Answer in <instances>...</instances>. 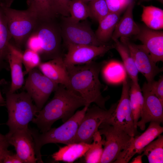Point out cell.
<instances>
[{
  "mask_svg": "<svg viewBox=\"0 0 163 163\" xmlns=\"http://www.w3.org/2000/svg\"><path fill=\"white\" fill-rule=\"evenodd\" d=\"M52 99L38 112L32 122L41 133L49 130L53 123L59 119L64 123L80 107L87 106L85 100L79 95L59 84Z\"/></svg>",
  "mask_w": 163,
  "mask_h": 163,
  "instance_id": "1",
  "label": "cell"
},
{
  "mask_svg": "<svg viewBox=\"0 0 163 163\" xmlns=\"http://www.w3.org/2000/svg\"><path fill=\"white\" fill-rule=\"evenodd\" d=\"M103 65L92 61L86 64L66 67L73 91L79 94L89 107L94 103L100 107L106 109L105 103L110 97L102 95L101 90L103 85L99 78Z\"/></svg>",
  "mask_w": 163,
  "mask_h": 163,
  "instance_id": "2",
  "label": "cell"
},
{
  "mask_svg": "<svg viewBox=\"0 0 163 163\" xmlns=\"http://www.w3.org/2000/svg\"><path fill=\"white\" fill-rule=\"evenodd\" d=\"M89 107L85 106L76 111L64 123L57 128H51L47 132L39 133L30 129L35 143V150L37 162L43 163L41 154L42 146L50 143H60L66 145L72 143L81 122Z\"/></svg>",
  "mask_w": 163,
  "mask_h": 163,
  "instance_id": "3",
  "label": "cell"
},
{
  "mask_svg": "<svg viewBox=\"0 0 163 163\" xmlns=\"http://www.w3.org/2000/svg\"><path fill=\"white\" fill-rule=\"evenodd\" d=\"M5 105L8 118L6 124L9 132L27 129L29 123L32 121L38 112L33 100L26 91L19 93L5 91Z\"/></svg>",
  "mask_w": 163,
  "mask_h": 163,
  "instance_id": "4",
  "label": "cell"
},
{
  "mask_svg": "<svg viewBox=\"0 0 163 163\" xmlns=\"http://www.w3.org/2000/svg\"><path fill=\"white\" fill-rule=\"evenodd\" d=\"M0 6L12 37L16 47L20 49L25 44L38 18L28 8L24 10L13 9L2 2H1Z\"/></svg>",
  "mask_w": 163,
  "mask_h": 163,
  "instance_id": "5",
  "label": "cell"
},
{
  "mask_svg": "<svg viewBox=\"0 0 163 163\" xmlns=\"http://www.w3.org/2000/svg\"><path fill=\"white\" fill-rule=\"evenodd\" d=\"M55 18L38 19L32 31L37 34L41 42L40 55L43 61L62 57L61 28Z\"/></svg>",
  "mask_w": 163,
  "mask_h": 163,
  "instance_id": "6",
  "label": "cell"
},
{
  "mask_svg": "<svg viewBox=\"0 0 163 163\" xmlns=\"http://www.w3.org/2000/svg\"><path fill=\"white\" fill-rule=\"evenodd\" d=\"M122 93L116 108L104 122L124 131L131 137L137 134L134 125L129 99L130 83L126 77L122 82Z\"/></svg>",
  "mask_w": 163,
  "mask_h": 163,
  "instance_id": "7",
  "label": "cell"
},
{
  "mask_svg": "<svg viewBox=\"0 0 163 163\" xmlns=\"http://www.w3.org/2000/svg\"><path fill=\"white\" fill-rule=\"evenodd\" d=\"M118 102L112 104L108 110L102 108L95 105L88 107L79 126L72 143L91 144L94 134L98 130L101 124L113 112Z\"/></svg>",
  "mask_w": 163,
  "mask_h": 163,
  "instance_id": "8",
  "label": "cell"
},
{
  "mask_svg": "<svg viewBox=\"0 0 163 163\" xmlns=\"http://www.w3.org/2000/svg\"><path fill=\"white\" fill-rule=\"evenodd\" d=\"M99 128L100 134L106 138L100 163H113L126 147L132 137L123 130L104 122Z\"/></svg>",
  "mask_w": 163,
  "mask_h": 163,
  "instance_id": "9",
  "label": "cell"
},
{
  "mask_svg": "<svg viewBox=\"0 0 163 163\" xmlns=\"http://www.w3.org/2000/svg\"><path fill=\"white\" fill-rule=\"evenodd\" d=\"M60 25L62 40L66 45L69 44L94 46L107 44L98 40L95 33L86 23L75 21L69 16L63 17Z\"/></svg>",
  "mask_w": 163,
  "mask_h": 163,
  "instance_id": "10",
  "label": "cell"
},
{
  "mask_svg": "<svg viewBox=\"0 0 163 163\" xmlns=\"http://www.w3.org/2000/svg\"><path fill=\"white\" fill-rule=\"evenodd\" d=\"M28 74L24 89L34 101L39 112L59 84L44 75L38 68L32 69Z\"/></svg>",
  "mask_w": 163,
  "mask_h": 163,
  "instance_id": "11",
  "label": "cell"
},
{
  "mask_svg": "<svg viewBox=\"0 0 163 163\" xmlns=\"http://www.w3.org/2000/svg\"><path fill=\"white\" fill-rule=\"evenodd\" d=\"M120 40V41L128 48L138 72L144 76L147 82L149 83L154 80L156 76L163 69L156 65L144 46L132 43L129 38L121 37Z\"/></svg>",
  "mask_w": 163,
  "mask_h": 163,
  "instance_id": "12",
  "label": "cell"
},
{
  "mask_svg": "<svg viewBox=\"0 0 163 163\" xmlns=\"http://www.w3.org/2000/svg\"><path fill=\"white\" fill-rule=\"evenodd\" d=\"M159 123L151 122L141 135L132 137L126 147L120 153L114 163H127L136 154L142 153V149L163 132V127Z\"/></svg>",
  "mask_w": 163,
  "mask_h": 163,
  "instance_id": "13",
  "label": "cell"
},
{
  "mask_svg": "<svg viewBox=\"0 0 163 163\" xmlns=\"http://www.w3.org/2000/svg\"><path fill=\"white\" fill-rule=\"evenodd\" d=\"M66 46L68 52L63 58L66 66L88 63L96 57L114 48V45L108 44L94 46L69 44Z\"/></svg>",
  "mask_w": 163,
  "mask_h": 163,
  "instance_id": "14",
  "label": "cell"
},
{
  "mask_svg": "<svg viewBox=\"0 0 163 163\" xmlns=\"http://www.w3.org/2000/svg\"><path fill=\"white\" fill-rule=\"evenodd\" d=\"M5 136L9 144L14 147L16 154L23 163L37 162L34 142L30 129L8 132Z\"/></svg>",
  "mask_w": 163,
  "mask_h": 163,
  "instance_id": "15",
  "label": "cell"
},
{
  "mask_svg": "<svg viewBox=\"0 0 163 163\" xmlns=\"http://www.w3.org/2000/svg\"><path fill=\"white\" fill-rule=\"evenodd\" d=\"M141 90L143 97V103L141 120L138 121L137 126L143 131L148 123L154 122L163 123V103L149 90L145 82L143 84Z\"/></svg>",
  "mask_w": 163,
  "mask_h": 163,
  "instance_id": "16",
  "label": "cell"
},
{
  "mask_svg": "<svg viewBox=\"0 0 163 163\" xmlns=\"http://www.w3.org/2000/svg\"><path fill=\"white\" fill-rule=\"evenodd\" d=\"M139 30L134 36L140 41L156 63L163 61V32L151 29L145 25H139Z\"/></svg>",
  "mask_w": 163,
  "mask_h": 163,
  "instance_id": "17",
  "label": "cell"
},
{
  "mask_svg": "<svg viewBox=\"0 0 163 163\" xmlns=\"http://www.w3.org/2000/svg\"><path fill=\"white\" fill-rule=\"evenodd\" d=\"M37 68L44 75L52 81L73 91L62 57L41 62Z\"/></svg>",
  "mask_w": 163,
  "mask_h": 163,
  "instance_id": "18",
  "label": "cell"
},
{
  "mask_svg": "<svg viewBox=\"0 0 163 163\" xmlns=\"http://www.w3.org/2000/svg\"><path fill=\"white\" fill-rule=\"evenodd\" d=\"M22 55V53L19 49L10 43L8 61L11 78V85L8 91L11 93L15 92L24 84Z\"/></svg>",
  "mask_w": 163,
  "mask_h": 163,
  "instance_id": "19",
  "label": "cell"
},
{
  "mask_svg": "<svg viewBox=\"0 0 163 163\" xmlns=\"http://www.w3.org/2000/svg\"><path fill=\"white\" fill-rule=\"evenodd\" d=\"M135 3L134 0H132L128 5L123 15L116 25L111 37L113 40L121 37L129 38L134 36L139 33V25L135 22L133 16Z\"/></svg>",
  "mask_w": 163,
  "mask_h": 163,
  "instance_id": "20",
  "label": "cell"
},
{
  "mask_svg": "<svg viewBox=\"0 0 163 163\" xmlns=\"http://www.w3.org/2000/svg\"><path fill=\"white\" fill-rule=\"evenodd\" d=\"M91 143H74L60 147L58 151L52 155L55 161L72 163L84 156L91 146Z\"/></svg>",
  "mask_w": 163,
  "mask_h": 163,
  "instance_id": "21",
  "label": "cell"
},
{
  "mask_svg": "<svg viewBox=\"0 0 163 163\" xmlns=\"http://www.w3.org/2000/svg\"><path fill=\"white\" fill-rule=\"evenodd\" d=\"M121 13L110 12L98 21L99 26L95 33L98 40L102 43L107 42L111 38Z\"/></svg>",
  "mask_w": 163,
  "mask_h": 163,
  "instance_id": "22",
  "label": "cell"
},
{
  "mask_svg": "<svg viewBox=\"0 0 163 163\" xmlns=\"http://www.w3.org/2000/svg\"><path fill=\"white\" fill-rule=\"evenodd\" d=\"M113 40L114 42V48L121 57L126 72L131 79V82L136 85L139 84V72L128 48L118 39H114Z\"/></svg>",
  "mask_w": 163,
  "mask_h": 163,
  "instance_id": "23",
  "label": "cell"
},
{
  "mask_svg": "<svg viewBox=\"0 0 163 163\" xmlns=\"http://www.w3.org/2000/svg\"><path fill=\"white\" fill-rule=\"evenodd\" d=\"M142 8L141 20L148 27L156 30L163 28V10L153 6L140 5Z\"/></svg>",
  "mask_w": 163,
  "mask_h": 163,
  "instance_id": "24",
  "label": "cell"
},
{
  "mask_svg": "<svg viewBox=\"0 0 163 163\" xmlns=\"http://www.w3.org/2000/svg\"><path fill=\"white\" fill-rule=\"evenodd\" d=\"M11 38L4 16L0 24V71L4 69H9L8 56L10 44V40Z\"/></svg>",
  "mask_w": 163,
  "mask_h": 163,
  "instance_id": "25",
  "label": "cell"
},
{
  "mask_svg": "<svg viewBox=\"0 0 163 163\" xmlns=\"http://www.w3.org/2000/svg\"><path fill=\"white\" fill-rule=\"evenodd\" d=\"M29 10L38 19L56 18L57 15L54 10L50 0H27Z\"/></svg>",
  "mask_w": 163,
  "mask_h": 163,
  "instance_id": "26",
  "label": "cell"
},
{
  "mask_svg": "<svg viewBox=\"0 0 163 163\" xmlns=\"http://www.w3.org/2000/svg\"><path fill=\"white\" fill-rule=\"evenodd\" d=\"M129 96L134 124L137 129V123L141 117L143 103V97L139 84L136 85L131 82Z\"/></svg>",
  "mask_w": 163,
  "mask_h": 163,
  "instance_id": "27",
  "label": "cell"
},
{
  "mask_svg": "<svg viewBox=\"0 0 163 163\" xmlns=\"http://www.w3.org/2000/svg\"><path fill=\"white\" fill-rule=\"evenodd\" d=\"M157 139L153 140L142 149L144 156L147 157L149 163L163 162V136L161 134Z\"/></svg>",
  "mask_w": 163,
  "mask_h": 163,
  "instance_id": "28",
  "label": "cell"
},
{
  "mask_svg": "<svg viewBox=\"0 0 163 163\" xmlns=\"http://www.w3.org/2000/svg\"><path fill=\"white\" fill-rule=\"evenodd\" d=\"M103 73L106 81L112 83L123 82L126 77L123 65L116 61L110 62L106 65L104 68Z\"/></svg>",
  "mask_w": 163,
  "mask_h": 163,
  "instance_id": "29",
  "label": "cell"
},
{
  "mask_svg": "<svg viewBox=\"0 0 163 163\" xmlns=\"http://www.w3.org/2000/svg\"><path fill=\"white\" fill-rule=\"evenodd\" d=\"M93 142L84 155L85 162L87 163H99L103 152L102 145L105 140L102 139L101 135L98 130L94 134Z\"/></svg>",
  "mask_w": 163,
  "mask_h": 163,
  "instance_id": "30",
  "label": "cell"
},
{
  "mask_svg": "<svg viewBox=\"0 0 163 163\" xmlns=\"http://www.w3.org/2000/svg\"><path fill=\"white\" fill-rule=\"evenodd\" d=\"M69 11L71 15L70 18L76 21L85 20L90 17L88 5L80 0H72Z\"/></svg>",
  "mask_w": 163,
  "mask_h": 163,
  "instance_id": "31",
  "label": "cell"
},
{
  "mask_svg": "<svg viewBox=\"0 0 163 163\" xmlns=\"http://www.w3.org/2000/svg\"><path fill=\"white\" fill-rule=\"evenodd\" d=\"M88 5L90 17L98 22L110 13L105 0H93L89 2Z\"/></svg>",
  "mask_w": 163,
  "mask_h": 163,
  "instance_id": "32",
  "label": "cell"
},
{
  "mask_svg": "<svg viewBox=\"0 0 163 163\" xmlns=\"http://www.w3.org/2000/svg\"><path fill=\"white\" fill-rule=\"evenodd\" d=\"M23 64L25 68L24 75L28 74L32 69L37 68L41 62V59L37 53L28 49H26L22 55Z\"/></svg>",
  "mask_w": 163,
  "mask_h": 163,
  "instance_id": "33",
  "label": "cell"
},
{
  "mask_svg": "<svg viewBox=\"0 0 163 163\" xmlns=\"http://www.w3.org/2000/svg\"><path fill=\"white\" fill-rule=\"evenodd\" d=\"M146 82L149 90L163 103V77L161 76L158 80H153L150 83Z\"/></svg>",
  "mask_w": 163,
  "mask_h": 163,
  "instance_id": "34",
  "label": "cell"
},
{
  "mask_svg": "<svg viewBox=\"0 0 163 163\" xmlns=\"http://www.w3.org/2000/svg\"><path fill=\"white\" fill-rule=\"evenodd\" d=\"M132 0H105L110 12H121Z\"/></svg>",
  "mask_w": 163,
  "mask_h": 163,
  "instance_id": "35",
  "label": "cell"
},
{
  "mask_svg": "<svg viewBox=\"0 0 163 163\" xmlns=\"http://www.w3.org/2000/svg\"><path fill=\"white\" fill-rule=\"evenodd\" d=\"M25 44L27 49H30L38 53H41V43L37 34L32 31L27 39Z\"/></svg>",
  "mask_w": 163,
  "mask_h": 163,
  "instance_id": "36",
  "label": "cell"
},
{
  "mask_svg": "<svg viewBox=\"0 0 163 163\" xmlns=\"http://www.w3.org/2000/svg\"><path fill=\"white\" fill-rule=\"evenodd\" d=\"M0 163H23V162L16 154L8 149L0 157Z\"/></svg>",
  "mask_w": 163,
  "mask_h": 163,
  "instance_id": "37",
  "label": "cell"
},
{
  "mask_svg": "<svg viewBox=\"0 0 163 163\" xmlns=\"http://www.w3.org/2000/svg\"><path fill=\"white\" fill-rule=\"evenodd\" d=\"M72 0H61L59 14L63 17L69 16V8Z\"/></svg>",
  "mask_w": 163,
  "mask_h": 163,
  "instance_id": "38",
  "label": "cell"
},
{
  "mask_svg": "<svg viewBox=\"0 0 163 163\" xmlns=\"http://www.w3.org/2000/svg\"><path fill=\"white\" fill-rule=\"evenodd\" d=\"M53 8L55 13L59 14L61 0H50Z\"/></svg>",
  "mask_w": 163,
  "mask_h": 163,
  "instance_id": "39",
  "label": "cell"
},
{
  "mask_svg": "<svg viewBox=\"0 0 163 163\" xmlns=\"http://www.w3.org/2000/svg\"><path fill=\"white\" fill-rule=\"evenodd\" d=\"M10 145L6 139L0 142V158L8 148Z\"/></svg>",
  "mask_w": 163,
  "mask_h": 163,
  "instance_id": "40",
  "label": "cell"
},
{
  "mask_svg": "<svg viewBox=\"0 0 163 163\" xmlns=\"http://www.w3.org/2000/svg\"><path fill=\"white\" fill-rule=\"evenodd\" d=\"M143 156L142 154L139 155L136 157L134 158L132 160V161L130 162L131 163H142V158Z\"/></svg>",
  "mask_w": 163,
  "mask_h": 163,
  "instance_id": "41",
  "label": "cell"
},
{
  "mask_svg": "<svg viewBox=\"0 0 163 163\" xmlns=\"http://www.w3.org/2000/svg\"><path fill=\"white\" fill-rule=\"evenodd\" d=\"M5 99L3 97L0 91V105L2 106L5 105Z\"/></svg>",
  "mask_w": 163,
  "mask_h": 163,
  "instance_id": "42",
  "label": "cell"
},
{
  "mask_svg": "<svg viewBox=\"0 0 163 163\" xmlns=\"http://www.w3.org/2000/svg\"><path fill=\"white\" fill-rule=\"evenodd\" d=\"M152 0H156L160 2L162 4L163 3V0H139L137 3L138 5H140L141 3L144 2H148L151 1Z\"/></svg>",
  "mask_w": 163,
  "mask_h": 163,
  "instance_id": "43",
  "label": "cell"
},
{
  "mask_svg": "<svg viewBox=\"0 0 163 163\" xmlns=\"http://www.w3.org/2000/svg\"><path fill=\"white\" fill-rule=\"evenodd\" d=\"M2 0H0V24L2 22L4 17V15L0 6L1 2Z\"/></svg>",
  "mask_w": 163,
  "mask_h": 163,
  "instance_id": "44",
  "label": "cell"
},
{
  "mask_svg": "<svg viewBox=\"0 0 163 163\" xmlns=\"http://www.w3.org/2000/svg\"><path fill=\"white\" fill-rule=\"evenodd\" d=\"M1 124H0V125ZM6 139L5 135H3L0 133V142L5 139Z\"/></svg>",
  "mask_w": 163,
  "mask_h": 163,
  "instance_id": "45",
  "label": "cell"
},
{
  "mask_svg": "<svg viewBox=\"0 0 163 163\" xmlns=\"http://www.w3.org/2000/svg\"><path fill=\"white\" fill-rule=\"evenodd\" d=\"M82 1L85 2L86 3H89L90 2L93 0H80Z\"/></svg>",
  "mask_w": 163,
  "mask_h": 163,
  "instance_id": "46",
  "label": "cell"
},
{
  "mask_svg": "<svg viewBox=\"0 0 163 163\" xmlns=\"http://www.w3.org/2000/svg\"><path fill=\"white\" fill-rule=\"evenodd\" d=\"M4 0V1H6V0Z\"/></svg>",
  "mask_w": 163,
  "mask_h": 163,
  "instance_id": "47",
  "label": "cell"
},
{
  "mask_svg": "<svg viewBox=\"0 0 163 163\" xmlns=\"http://www.w3.org/2000/svg\"><path fill=\"white\" fill-rule=\"evenodd\" d=\"M2 106L1 105H0V106Z\"/></svg>",
  "mask_w": 163,
  "mask_h": 163,
  "instance_id": "48",
  "label": "cell"
}]
</instances>
